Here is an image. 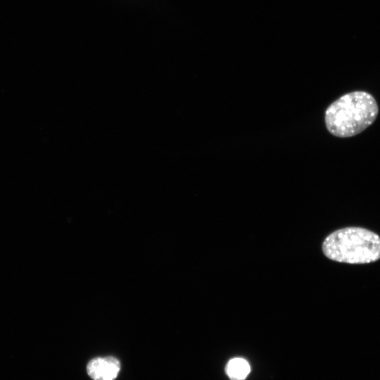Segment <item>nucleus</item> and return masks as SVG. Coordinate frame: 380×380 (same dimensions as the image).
I'll use <instances>...</instances> for the list:
<instances>
[{"label":"nucleus","instance_id":"1","mask_svg":"<svg viewBox=\"0 0 380 380\" xmlns=\"http://www.w3.org/2000/svg\"><path fill=\"white\" fill-rule=\"evenodd\" d=\"M379 113L374 97L365 91L347 93L331 103L325 111L327 129L334 136H355L373 124Z\"/></svg>","mask_w":380,"mask_h":380},{"label":"nucleus","instance_id":"2","mask_svg":"<svg viewBox=\"0 0 380 380\" xmlns=\"http://www.w3.org/2000/svg\"><path fill=\"white\" fill-rule=\"evenodd\" d=\"M322 251L332 260L350 264H365L380 258V237L362 227L336 230L324 241Z\"/></svg>","mask_w":380,"mask_h":380},{"label":"nucleus","instance_id":"3","mask_svg":"<svg viewBox=\"0 0 380 380\" xmlns=\"http://www.w3.org/2000/svg\"><path fill=\"white\" fill-rule=\"evenodd\" d=\"M120 370V362L113 356L95 357L87 365V372L93 380H114Z\"/></svg>","mask_w":380,"mask_h":380},{"label":"nucleus","instance_id":"4","mask_svg":"<svg viewBox=\"0 0 380 380\" xmlns=\"http://www.w3.org/2000/svg\"><path fill=\"white\" fill-rule=\"evenodd\" d=\"M250 371L249 363L241 357L231 359L226 366V373L231 380H244Z\"/></svg>","mask_w":380,"mask_h":380}]
</instances>
